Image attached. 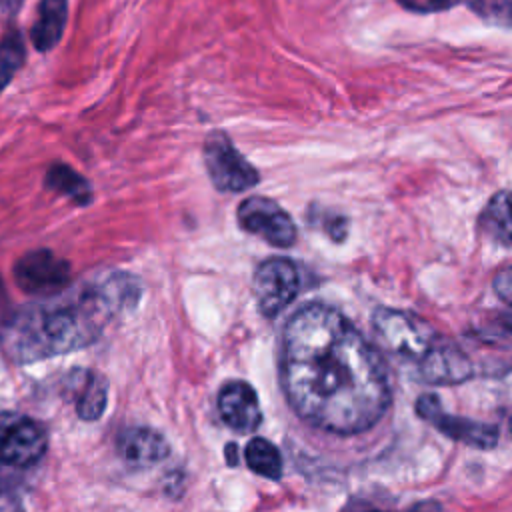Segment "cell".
Here are the masks:
<instances>
[{
	"instance_id": "7",
	"label": "cell",
	"mask_w": 512,
	"mask_h": 512,
	"mask_svg": "<svg viewBox=\"0 0 512 512\" xmlns=\"http://www.w3.org/2000/svg\"><path fill=\"white\" fill-rule=\"evenodd\" d=\"M416 412L420 414L422 420L430 422L434 428H438L444 436L474 446V448H494L498 442V428L488 424V422H480V420H472V418H462V416H454V414H446L440 406V400L432 394H422L416 400Z\"/></svg>"
},
{
	"instance_id": "26",
	"label": "cell",
	"mask_w": 512,
	"mask_h": 512,
	"mask_svg": "<svg viewBox=\"0 0 512 512\" xmlns=\"http://www.w3.org/2000/svg\"><path fill=\"white\" fill-rule=\"evenodd\" d=\"M508 430H510V436H512V416H510V420H508Z\"/></svg>"
},
{
	"instance_id": "3",
	"label": "cell",
	"mask_w": 512,
	"mask_h": 512,
	"mask_svg": "<svg viewBox=\"0 0 512 512\" xmlns=\"http://www.w3.org/2000/svg\"><path fill=\"white\" fill-rule=\"evenodd\" d=\"M372 324L386 350L412 362H422L440 338L428 322L404 310L380 308L374 312Z\"/></svg>"
},
{
	"instance_id": "16",
	"label": "cell",
	"mask_w": 512,
	"mask_h": 512,
	"mask_svg": "<svg viewBox=\"0 0 512 512\" xmlns=\"http://www.w3.org/2000/svg\"><path fill=\"white\" fill-rule=\"evenodd\" d=\"M106 408V382L92 374L84 372V382H80L76 412L82 420H96Z\"/></svg>"
},
{
	"instance_id": "15",
	"label": "cell",
	"mask_w": 512,
	"mask_h": 512,
	"mask_svg": "<svg viewBox=\"0 0 512 512\" xmlns=\"http://www.w3.org/2000/svg\"><path fill=\"white\" fill-rule=\"evenodd\" d=\"M244 458L248 468L260 476L270 480H278L282 476V456L278 448L264 438H252L244 450Z\"/></svg>"
},
{
	"instance_id": "22",
	"label": "cell",
	"mask_w": 512,
	"mask_h": 512,
	"mask_svg": "<svg viewBox=\"0 0 512 512\" xmlns=\"http://www.w3.org/2000/svg\"><path fill=\"white\" fill-rule=\"evenodd\" d=\"M0 512H24L20 500L12 492H8L2 486V482H0Z\"/></svg>"
},
{
	"instance_id": "11",
	"label": "cell",
	"mask_w": 512,
	"mask_h": 512,
	"mask_svg": "<svg viewBox=\"0 0 512 512\" xmlns=\"http://www.w3.org/2000/svg\"><path fill=\"white\" fill-rule=\"evenodd\" d=\"M420 374L426 382L446 386L462 384L472 376V364L468 356L452 342L438 338L432 350L418 362Z\"/></svg>"
},
{
	"instance_id": "17",
	"label": "cell",
	"mask_w": 512,
	"mask_h": 512,
	"mask_svg": "<svg viewBox=\"0 0 512 512\" xmlns=\"http://www.w3.org/2000/svg\"><path fill=\"white\" fill-rule=\"evenodd\" d=\"M46 184L50 188L74 198L76 202H88V198H90L88 182L68 166H52L46 176Z\"/></svg>"
},
{
	"instance_id": "12",
	"label": "cell",
	"mask_w": 512,
	"mask_h": 512,
	"mask_svg": "<svg viewBox=\"0 0 512 512\" xmlns=\"http://www.w3.org/2000/svg\"><path fill=\"white\" fill-rule=\"evenodd\" d=\"M118 450L122 458L136 466H150L164 460L170 452V446L162 434L150 428H126L118 436Z\"/></svg>"
},
{
	"instance_id": "9",
	"label": "cell",
	"mask_w": 512,
	"mask_h": 512,
	"mask_svg": "<svg viewBox=\"0 0 512 512\" xmlns=\"http://www.w3.org/2000/svg\"><path fill=\"white\" fill-rule=\"evenodd\" d=\"M14 278L28 294L54 296L66 288L70 280V266L50 250H34L16 262Z\"/></svg>"
},
{
	"instance_id": "20",
	"label": "cell",
	"mask_w": 512,
	"mask_h": 512,
	"mask_svg": "<svg viewBox=\"0 0 512 512\" xmlns=\"http://www.w3.org/2000/svg\"><path fill=\"white\" fill-rule=\"evenodd\" d=\"M492 288H494V294L498 296V300L504 304V312L500 314L498 322L506 332H512V264L502 266L494 274Z\"/></svg>"
},
{
	"instance_id": "23",
	"label": "cell",
	"mask_w": 512,
	"mask_h": 512,
	"mask_svg": "<svg viewBox=\"0 0 512 512\" xmlns=\"http://www.w3.org/2000/svg\"><path fill=\"white\" fill-rule=\"evenodd\" d=\"M8 326V296L4 290V284L0 280V328Z\"/></svg>"
},
{
	"instance_id": "25",
	"label": "cell",
	"mask_w": 512,
	"mask_h": 512,
	"mask_svg": "<svg viewBox=\"0 0 512 512\" xmlns=\"http://www.w3.org/2000/svg\"><path fill=\"white\" fill-rule=\"evenodd\" d=\"M226 454H228V462L234 466V462H236V444H228Z\"/></svg>"
},
{
	"instance_id": "8",
	"label": "cell",
	"mask_w": 512,
	"mask_h": 512,
	"mask_svg": "<svg viewBox=\"0 0 512 512\" xmlns=\"http://www.w3.org/2000/svg\"><path fill=\"white\" fill-rule=\"evenodd\" d=\"M238 222L246 232L256 234L274 246L286 248L296 240L292 218L270 198L252 196L244 200L238 208Z\"/></svg>"
},
{
	"instance_id": "1",
	"label": "cell",
	"mask_w": 512,
	"mask_h": 512,
	"mask_svg": "<svg viewBox=\"0 0 512 512\" xmlns=\"http://www.w3.org/2000/svg\"><path fill=\"white\" fill-rule=\"evenodd\" d=\"M280 372L294 412L326 432H364L390 404L380 354L326 304H308L292 314L282 336Z\"/></svg>"
},
{
	"instance_id": "6",
	"label": "cell",
	"mask_w": 512,
	"mask_h": 512,
	"mask_svg": "<svg viewBox=\"0 0 512 512\" xmlns=\"http://www.w3.org/2000/svg\"><path fill=\"white\" fill-rule=\"evenodd\" d=\"M300 276L296 266L286 258L262 262L254 274L252 290L260 312L268 318L282 312L298 294Z\"/></svg>"
},
{
	"instance_id": "24",
	"label": "cell",
	"mask_w": 512,
	"mask_h": 512,
	"mask_svg": "<svg viewBox=\"0 0 512 512\" xmlns=\"http://www.w3.org/2000/svg\"><path fill=\"white\" fill-rule=\"evenodd\" d=\"M412 512H442L436 502H422L412 508Z\"/></svg>"
},
{
	"instance_id": "18",
	"label": "cell",
	"mask_w": 512,
	"mask_h": 512,
	"mask_svg": "<svg viewBox=\"0 0 512 512\" xmlns=\"http://www.w3.org/2000/svg\"><path fill=\"white\" fill-rule=\"evenodd\" d=\"M24 62V44L16 32L0 40V88H4Z\"/></svg>"
},
{
	"instance_id": "10",
	"label": "cell",
	"mask_w": 512,
	"mask_h": 512,
	"mask_svg": "<svg viewBox=\"0 0 512 512\" xmlns=\"http://www.w3.org/2000/svg\"><path fill=\"white\" fill-rule=\"evenodd\" d=\"M218 412L226 426L238 434L254 432L262 422V410L254 388L246 382H228L218 394Z\"/></svg>"
},
{
	"instance_id": "4",
	"label": "cell",
	"mask_w": 512,
	"mask_h": 512,
	"mask_svg": "<svg viewBox=\"0 0 512 512\" xmlns=\"http://www.w3.org/2000/svg\"><path fill=\"white\" fill-rule=\"evenodd\" d=\"M204 164L222 192H242L258 182L256 168L234 148L224 132H210L204 142Z\"/></svg>"
},
{
	"instance_id": "2",
	"label": "cell",
	"mask_w": 512,
	"mask_h": 512,
	"mask_svg": "<svg viewBox=\"0 0 512 512\" xmlns=\"http://www.w3.org/2000/svg\"><path fill=\"white\" fill-rule=\"evenodd\" d=\"M134 300L136 292L130 288V280L120 276L102 288L30 306L10 322L6 346L18 362L72 352L90 344L104 328L106 318Z\"/></svg>"
},
{
	"instance_id": "21",
	"label": "cell",
	"mask_w": 512,
	"mask_h": 512,
	"mask_svg": "<svg viewBox=\"0 0 512 512\" xmlns=\"http://www.w3.org/2000/svg\"><path fill=\"white\" fill-rule=\"evenodd\" d=\"M396 2L406 10L428 14V12H440L444 8H450L456 0H396Z\"/></svg>"
},
{
	"instance_id": "19",
	"label": "cell",
	"mask_w": 512,
	"mask_h": 512,
	"mask_svg": "<svg viewBox=\"0 0 512 512\" xmlns=\"http://www.w3.org/2000/svg\"><path fill=\"white\" fill-rule=\"evenodd\" d=\"M484 22L512 30V0H464Z\"/></svg>"
},
{
	"instance_id": "5",
	"label": "cell",
	"mask_w": 512,
	"mask_h": 512,
	"mask_svg": "<svg viewBox=\"0 0 512 512\" xmlns=\"http://www.w3.org/2000/svg\"><path fill=\"white\" fill-rule=\"evenodd\" d=\"M46 444L44 428L32 418L16 412L0 414V466H32L44 456Z\"/></svg>"
},
{
	"instance_id": "13",
	"label": "cell",
	"mask_w": 512,
	"mask_h": 512,
	"mask_svg": "<svg viewBox=\"0 0 512 512\" xmlns=\"http://www.w3.org/2000/svg\"><path fill=\"white\" fill-rule=\"evenodd\" d=\"M68 16L66 0H42L38 6V18L32 26V42L38 50L46 52L60 40Z\"/></svg>"
},
{
	"instance_id": "14",
	"label": "cell",
	"mask_w": 512,
	"mask_h": 512,
	"mask_svg": "<svg viewBox=\"0 0 512 512\" xmlns=\"http://www.w3.org/2000/svg\"><path fill=\"white\" fill-rule=\"evenodd\" d=\"M482 228L502 244H512V190L498 192L482 212Z\"/></svg>"
}]
</instances>
